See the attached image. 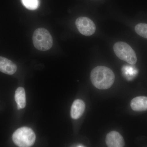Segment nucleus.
Returning <instances> with one entry per match:
<instances>
[{
	"label": "nucleus",
	"mask_w": 147,
	"mask_h": 147,
	"mask_svg": "<svg viewBox=\"0 0 147 147\" xmlns=\"http://www.w3.org/2000/svg\"><path fill=\"white\" fill-rule=\"evenodd\" d=\"M33 42L35 47L40 51L50 50L53 45V39L49 32L44 28H38L33 34Z\"/></svg>",
	"instance_id": "7ed1b4c3"
},
{
	"label": "nucleus",
	"mask_w": 147,
	"mask_h": 147,
	"mask_svg": "<svg viewBox=\"0 0 147 147\" xmlns=\"http://www.w3.org/2000/svg\"><path fill=\"white\" fill-rule=\"evenodd\" d=\"M105 142L108 147H123L125 146L123 137L115 131H110L107 134Z\"/></svg>",
	"instance_id": "423d86ee"
},
{
	"label": "nucleus",
	"mask_w": 147,
	"mask_h": 147,
	"mask_svg": "<svg viewBox=\"0 0 147 147\" xmlns=\"http://www.w3.org/2000/svg\"><path fill=\"white\" fill-rule=\"evenodd\" d=\"M15 100L18 110L26 107V96L25 89L22 87H18L15 93Z\"/></svg>",
	"instance_id": "9d476101"
},
{
	"label": "nucleus",
	"mask_w": 147,
	"mask_h": 147,
	"mask_svg": "<svg viewBox=\"0 0 147 147\" xmlns=\"http://www.w3.org/2000/svg\"><path fill=\"white\" fill-rule=\"evenodd\" d=\"M24 6L30 10L36 9L39 5V0H21Z\"/></svg>",
	"instance_id": "9b49d317"
},
{
	"label": "nucleus",
	"mask_w": 147,
	"mask_h": 147,
	"mask_svg": "<svg viewBox=\"0 0 147 147\" xmlns=\"http://www.w3.org/2000/svg\"><path fill=\"white\" fill-rule=\"evenodd\" d=\"M86 109L84 101L81 99H76L72 103L70 111L71 118L77 119L82 117Z\"/></svg>",
	"instance_id": "6e6552de"
},
{
	"label": "nucleus",
	"mask_w": 147,
	"mask_h": 147,
	"mask_svg": "<svg viewBox=\"0 0 147 147\" xmlns=\"http://www.w3.org/2000/svg\"><path fill=\"white\" fill-rule=\"evenodd\" d=\"M90 79L92 84L96 88L107 90L114 84L115 75L110 69L103 66H99L92 70Z\"/></svg>",
	"instance_id": "f257e3e1"
},
{
	"label": "nucleus",
	"mask_w": 147,
	"mask_h": 147,
	"mask_svg": "<svg viewBox=\"0 0 147 147\" xmlns=\"http://www.w3.org/2000/svg\"><path fill=\"white\" fill-rule=\"evenodd\" d=\"M113 49L116 56L122 60L131 65L135 64L137 63L136 53L131 46L126 42L121 41L116 42Z\"/></svg>",
	"instance_id": "20e7f679"
},
{
	"label": "nucleus",
	"mask_w": 147,
	"mask_h": 147,
	"mask_svg": "<svg viewBox=\"0 0 147 147\" xmlns=\"http://www.w3.org/2000/svg\"><path fill=\"white\" fill-rule=\"evenodd\" d=\"M131 109L137 112H142L147 110V97L137 96L131 100Z\"/></svg>",
	"instance_id": "1a4fd4ad"
},
{
	"label": "nucleus",
	"mask_w": 147,
	"mask_h": 147,
	"mask_svg": "<svg viewBox=\"0 0 147 147\" xmlns=\"http://www.w3.org/2000/svg\"><path fill=\"white\" fill-rule=\"evenodd\" d=\"M17 66L7 58L0 56V71L8 75H12L17 70Z\"/></svg>",
	"instance_id": "0eeeda50"
},
{
	"label": "nucleus",
	"mask_w": 147,
	"mask_h": 147,
	"mask_svg": "<svg viewBox=\"0 0 147 147\" xmlns=\"http://www.w3.org/2000/svg\"><path fill=\"white\" fill-rule=\"evenodd\" d=\"M75 24L80 33L90 36L95 32L96 26L92 21L86 17H80L76 19Z\"/></svg>",
	"instance_id": "39448f33"
},
{
	"label": "nucleus",
	"mask_w": 147,
	"mask_h": 147,
	"mask_svg": "<svg viewBox=\"0 0 147 147\" xmlns=\"http://www.w3.org/2000/svg\"><path fill=\"white\" fill-rule=\"evenodd\" d=\"M36 135L30 128L23 127L18 129L12 135L13 143L18 147L32 146L36 141Z\"/></svg>",
	"instance_id": "f03ea898"
},
{
	"label": "nucleus",
	"mask_w": 147,
	"mask_h": 147,
	"mask_svg": "<svg viewBox=\"0 0 147 147\" xmlns=\"http://www.w3.org/2000/svg\"><path fill=\"white\" fill-rule=\"evenodd\" d=\"M135 30L140 36L147 38V24H137L135 27Z\"/></svg>",
	"instance_id": "f8f14e48"
}]
</instances>
